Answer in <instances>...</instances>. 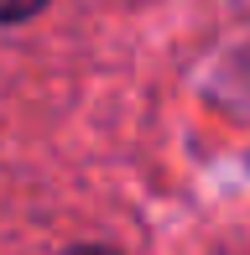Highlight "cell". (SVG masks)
<instances>
[{"label": "cell", "instance_id": "obj_1", "mask_svg": "<svg viewBox=\"0 0 250 255\" xmlns=\"http://www.w3.org/2000/svg\"><path fill=\"white\" fill-rule=\"evenodd\" d=\"M42 5H47V0H0V21H26V16H37Z\"/></svg>", "mask_w": 250, "mask_h": 255}, {"label": "cell", "instance_id": "obj_2", "mask_svg": "<svg viewBox=\"0 0 250 255\" xmlns=\"http://www.w3.org/2000/svg\"><path fill=\"white\" fill-rule=\"evenodd\" d=\"M63 255H120V250H110V245H73V250H63Z\"/></svg>", "mask_w": 250, "mask_h": 255}]
</instances>
